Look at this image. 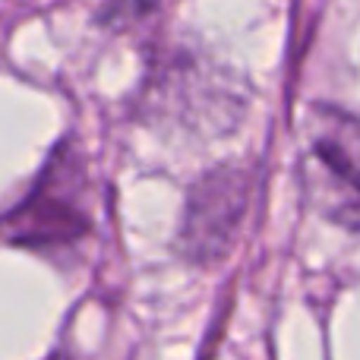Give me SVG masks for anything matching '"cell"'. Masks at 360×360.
<instances>
[{
	"label": "cell",
	"instance_id": "6da1fadb",
	"mask_svg": "<svg viewBox=\"0 0 360 360\" xmlns=\"http://www.w3.org/2000/svg\"><path fill=\"white\" fill-rule=\"evenodd\" d=\"M297 177L313 212L360 231V117L313 105L297 130Z\"/></svg>",
	"mask_w": 360,
	"mask_h": 360
},
{
	"label": "cell",
	"instance_id": "3957f363",
	"mask_svg": "<svg viewBox=\"0 0 360 360\" xmlns=\"http://www.w3.org/2000/svg\"><path fill=\"white\" fill-rule=\"evenodd\" d=\"M67 180H54V168L41 177V186L29 196V202L19 205L6 218H0V240L10 243H35L54 240V237H73L76 231H86V215H79L73 199L60 196V186Z\"/></svg>",
	"mask_w": 360,
	"mask_h": 360
},
{
	"label": "cell",
	"instance_id": "7a4b0ae2",
	"mask_svg": "<svg viewBox=\"0 0 360 360\" xmlns=\"http://www.w3.org/2000/svg\"><path fill=\"white\" fill-rule=\"evenodd\" d=\"M247 209V174L237 168H218L193 186L186 202L180 247L190 259L212 262L228 253Z\"/></svg>",
	"mask_w": 360,
	"mask_h": 360
}]
</instances>
